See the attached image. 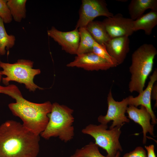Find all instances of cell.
Listing matches in <instances>:
<instances>
[{
  "instance_id": "1",
  "label": "cell",
  "mask_w": 157,
  "mask_h": 157,
  "mask_svg": "<svg viewBox=\"0 0 157 157\" xmlns=\"http://www.w3.org/2000/svg\"><path fill=\"white\" fill-rule=\"evenodd\" d=\"M39 135L13 120L0 125V157H37Z\"/></svg>"
},
{
  "instance_id": "2",
  "label": "cell",
  "mask_w": 157,
  "mask_h": 157,
  "mask_svg": "<svg viewBox=\"0 0 157 157\" xmlns=\"http://www.w3.org/2000/svg\"><path fill=\"white\" fill-rule=\"evenodd\" d=\"M0 93L7 95L15 100V103L8 104V107L13 115L22 120L25 128L37 135L44 130L52 109L50 101L39 104L28 101L24 98L18 87L13 84L0 85Z\"/></svg>"
},
{
  "instance_id": "3",
  "label": "cell",
  "mask_w": 157,
  "mask_h": 157,
  "mask_svg": "<svg viewBox=\"0 0 157 157\" xmlns=\"http://www.w3.org/2000/svg\"><path fill=\"white\" fill-rule=\"evenodd\" d=\"M157 54L154 46L147 43L140 46L132 53L129 67L131 77L129 90L131 93L135 92L140 93L143 90L146 81L152 71Z\"/></svg>"
},
{
  "instance_id": "4",
  "label": "cell",
  "mask_w": 157,
  "mask_h": 157,
  "mask_svg": "<svg viewBox=\"0 0 157 157\" xmlns=\"http://www.w3.org/2000/svg\"><path fill=\"white\" fill-rule=\"evenodd\" d=\"M73 112V109L65 105L56 102L52 104L48 122L40 134L41 137L46 140L57 137L65 142L71 140L74 135Z\"/></svg>"
},
{
  "instance_id": "5",
  "label": "cell",
  "mask_w": 157,
  "mask_h": 157,
  "mask_svg": "<svg viewBox=\"0 0 157 157\" xmlns=\"http://www.w3.org/2000/svg\"><path fill=\"white\" fill-rule=\"evenodd\" d=\"M34 62L29 60L20 59L13 63L3 62L0 60V67L2 83L6 86L11 81H15L24 85L25 88L30 92H34L37 89L43 88L35 83L33 79L35 76L40 74V69L33 68Z\"/></svg>"
},
{
  "instance_id": "6",
  "label": "cell",
  "mask_w": 157,
  "mask_h": 157,
  "mask_svg": "<svg viewBox=\"0 0 157 157\" xmlns=\"http://www.w3.org/2000/svg\"><path fill=\"white\" fill-rule=\"evenodd\" d=\"M121 128L116 126L108 130L107 125L90 124L83 129L81 132L93 137L94 143L106 151L107 156L114 157L118 151H122L119 141L121 133Z\"/></svg>"
},
{
  "instance_id": "7",
  "label": "cell",
  "mask_w": 157,
  "mask_h": 157,
  "mask_svg": "<svg viewBox=\"0 0 157 157\" xmlns=\"http://www.w3.org/2000/svg\"><path fill=\"white\" fill-rule=\"evenodd\" d=\"M108 109L105 115H101L98 118V121L101 124L107 125L113 121L109 129L117 126L121 127L125 123H129V119L125 115L128 105V97L120 101H116L113 98L111 90H110L107 97Z\"/></svg>"
},
{
  "instance_id": "8",
  "label": "cell",
  "mask_w": 157,
  "mask_h": 157,
  "mask_svg": "<svg viewBox=\"0 0 157 157\" xmlns=\"http://www.w3.org/2000/svg\"><path fill=\"white\" fill-rule=\"evenodd\" d=\"M113 15L108 9L104 0H82L79 11V18L75 28L85 27L89 22L98 16L108 17Z\"/></svg>"
},
{
  "instance_id": "9",
  "label": "cell",
  "mask_w": 157,
  "mask_h": 157,
  "mask_svg": "<svg viewBox=\"0 0 157 157\" xmlns=\"http://www.w3.org/2000/svg\"><path fill=\"white\" fill-rule=\"evenodd\" d=\"M134 20L124 17L121 13L106 17L102 22L111 39L122 37H129L134 32Z\"/></svg>"
},
{
  "instance_id": "10",
  "label": "cell",
  "mask_w": 157,
  "mask_h": 157,
  "mask_svg": "<svg viewBox=\"0 0 157 157\" xmlns=\"http://www.w3.org/2000/svg\"><path fill=\"white\" fill-rule=\"evenodd\" d=\"M47 34L61 46L63 50L71 54L76 55L80 40L78 28H75L72 31L63 32L52 26L47 30Z\"/></svg>"
},
{
  "instance_id": "11",
  "label": "cell",
  "mask_w": 157,
  "mask_h": 157,
  "mask_svg": "<svg viewBox=\"0 0 157 157\" xmlns=\"http://www.w3.org/2000/svg\"><path fill=\"white\" fill-rule=\"evenodd\" d=\"M69 67H77L87 71L106 70L114 67L107 60L92 52L77 55L74 60L67 65Z\"/></svg>"
},
{
  "instance_id": "12",
  "label": "cell",
  "mask_w": 157,
  "mask_h": 157,
  "mask_svg": "<svg viewBox=\"0 0 157 157\" xmlns=\"http://www.w3.org/2000/svg\"><path fill=\"white\" fill-rule=\"evenodd\" d=\"M150 80L146 88L137 97L132 96L128 97V105L137 107L139 106L144 107L150 113L152 124L157 123V119L152 109L151 106V94L152 87L157 80V69L155 68L152 74L149 77Z\"/></svg>"
},
{
  "instance_id": "13",
  "label": "cell",
  "mask_w": 157,
  "mask_h": 157,
  "mask_svg": "<svg viewBox=\"0 0 157 157\" xmlns=\"http://www.w3.org/2000/svg\"><path fill=\"white\" fill-rule=\"evenodd\" d=\"M126 112L128 117L135 122L140 125L142 129L143 133V143L145 144L147 141L146 134L149 133L154 136V125L150 122L151 116L146 108L141 106L140 108L133 106L129 105L127 108Z\"/></svg>"
},
{
  "instance_id": "14",
  "label": "cell",
  "mask_w": 157,
  "mask_h": 157,
  "mask_svg": "<svg viewBox=\"0 0 157 157\" xmlns=\"http://www.w3.org/2000/svg\"><path fill=\"white\" fill-rule=\"evenodd\" d=\"M129 43L128 37H122L111 39L105 46L109 54L119 65L124 62L129 51Z\"/></svg>"
},
{
  "instance_id": "15",
  "label": "cell",
  "mask_w": 157,
  "mask_h": 157,
  "mask_svg": "<svg viewBox=\"0 0 157 157\" xmlns=\"http://www.w3.org/2000/svg\"><path fill=\"white\" fill-rule=\"evenodd\" d=\"M157 24V10H151L134 20L133 30L134 32L143 30L145 34L150 35L152 30Z\"/></svg>"
},
{
  "instance_id": "16",
  "label": "cell",
  "mask_w": 157,
  "mask_h": 157,
  "mask_svg": "<svg viewBox=\"0 0 157 157\" xmlns=\"http://www.w3.org/2000/svg\"><path fill=\"white\" fill-rule=\"evenodd\" d=\"M149 9L157 10V0H132L128 7L130 18L133 20L140 17Z\"/></svg>"
},
{
  "instance_id": "17",
  "label": "cell",
  "mask_w": 157,
  "mask_h": 157,
  "mask_svg": "<svg viewBox=\"0 0 157 157\" xmlns=\"http://www.w3.org/2000/svg\"><path fill=\"white\" fill-rule=\"evenodd\" d=\"M85 28L95 41L100 45H105L111 39L102 22L92 21Z\"/></svg>"
},
{
  "instance_id": "18",
  "label": "cell",
  "mask_w": 157,
  "mask_h": 157,
  "mask_svg": "<svg viewBox=\"0 0 157 157\" xmlns=\"http://www.w3.org/2000/svg\"><path fill=\"white\" fill-rule=\"evenodd\" d=\"M26 0H7V5L13 19L20 22L26 17Z\"/></svg>"
},
{
  "instance_id": "19",
  "label": "cell",
  "mask_w": 157,
  "mask_h": 157,
  "mask_svg": "<svg viewBox=\"0 0 157 157\" xmlns=\"http://www.w3.org/2000/svg\"><path fill=\"white\" fill-rule=\"evenodd\" d=\"M80 40L76 55L92 52L95 40L85 27L78 28Z\"/></svg>"
},
{
  "instance_id": "20",
  "label": "cell",
  "mask_w": 157,
  "mask_h": 157,
  "mask_svg": "<svg viewBox=\"0 0 157 157\" xmlns=\"http://www.w3.org/2000/svg\"><path fill=\"white\" fill-rule=\"evenodd\" d=\"M4 23L0 18V55L2 56L5 54L6 50H8L14 46L16 40L14 35L8 34Z\"/></svg>"
},
{
  "instance_id": "21",
  "label": "cell",
  "mask_w": 157,
  "mask_h": 157,
  "mask_svg": "<svg viewBox=\"0 0 157 157\" xmlns=\"http://www.w3.org/2000/svg\"><path fill=\"white\" fill-rule=\"evenodd\" d=\"M73 155L78 157H109L102 155L99 151V147L92 142L81 148L77 149ZM120 152L118 151L114 157H120Z\"/></svg>"
},
{
  "instance_id": "22",
  "label": "cell",
  "mask_w": 157,
  "mask_h": 157,
  "mask_svg": "<svg viewBox=\"0 0 157 157\" xmlns=\"http://www.w3.org/2000/svg\"><path fill=\"white\" fill-rule=\"evenodd\" d=\"M92 52L107 60L115 67L119 65L116 61L106 51L105 45H100L95 42L93 47Z\"/></svg>"
},
{
  "instance_id": "23",
  "label": "cell",
  "mask_w": 157,
  "mask_h": 157,
  "mask_svg": "<svg viewBox=\"0 0 157 157\" xmlns=\"http://www.w3.org/2000/svg\"><path fill=\"white\" fill-rule=\"evenodd\" d=\"M7 0H0V18L4 23H10L13 20L7 5Z\"/></svg>"
},
{
  "instance_id": "24",
  "label": "cell",
  "mask_w": 157,
  "mask_h": 157,
  "mask_svg": "<svg viewBox=\"0 0 157 157\" xmlns=\"http://www.w3.org/2000/svg\"><path fill=\"white\" fill-rule=\"evenodd\" d=\"M123 157H147L146 152L140 146L136 147L133 150L124 154Z\"/></svg>"
},
{
  "instance_id": "25",
  "label": "cell",
  "mask_w": 157,
  "mask_h": 157,
  "mask_svg": "<svg viewBox=\"0 0 157 157\" xmlns=\"http://www.w3.org/2000/svg\"><path fill=\"white\" fill-rule=\"evenodd\" d=\"M145 148L147 151V157H156L154 152V146L152 144L148 146H145Z\"/></svg>"
},
{
  "instance_id": "26",
  "label": "cell",
  "mask_w": 157,
  "mask_h": 157,
  "mask_svg": "<svg viewBox=\"0 0 157 157\" xmlns=\"http://www.w3.org/2000/svg\"><path fill=\"white\" fill-rule=\"evenodd\" d=\"M151 99L156 101L155 106H157V83L154 84L151 91Z\"/></svg>"
},
{
  "instance_id": "27",
  "label": "cell",
  "mask_w": 157,
  "mask_h": 157,
  "mask_svg": "<svg viewBox=\"0 0 157 157\" xmlns=\"http://www.w3.org/2000/svg\"><path fill=\"white\" fill-rule=\"evenodd\" d=\"M2 75L1 74V70H0V83L2 81Z\"/></svg>"
},
{
  "instance_id": "28",
  "label": "cell",
  "mask_w": 157,
  "mask_h": 157,
  "mask_svg": "<svg viewBox=\"0 0 157 157\" xmlns=\"http://www.w3.org/2000/svg\"><path fill=\"white\" fill-rule=\"evenodd\" d=\"M70 157H77V156H74V155L73 154L71 155Z\"/></svg>"
}]
</instances>
